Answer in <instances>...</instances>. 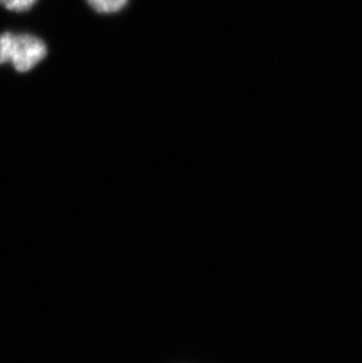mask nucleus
Returning a JSON list of instances; mask_svg holds the SVG:
<instances>
[{
    "label": "nucleus",
    "instance_id": "2",
    "mask_svg": "<svg viewBox=\"0 0 362 363\" xmlns=\"http://www.w3.org/2000/svg\"><path fill=\"white\" fill-rule=\"evenodd\" d=\"M86 3L98 13L112 14L124 10L128 0H86Z\"/></svg>",
    "mask_w": 362,
    "mask_h": 363
},
{
    "label": "nucleus",
    "instance_id": "3",
    "mask_svg": "<svg viewBox=\"0 0 362 363\" xmlns=\"http://www.w3.org/2000/svg\"><path fill=\"white\" fill-rule=\"evenodd\" d=\"M38 3V0H0V5L12 12H26L31 10Z\"/></svg>",
    "mask_w": 362,
    "mask_h": 363
},
{
    "label": "nucleus",
    "instance_id": "1",
    "mask_svg": "<svg viewBox=\"0 0 362 363\" xmlns=\"http://www.w3.org/2000/svg\"><path fill=\"white\" fill-rule=\"evenodd\" d=\"M46 55L48 46L35 35L12 32L0 35V65L11 64L17 72H28Z\"/></svg>",
    "mask_w": 362,
    "mask_h": 363
}]
</instances>
